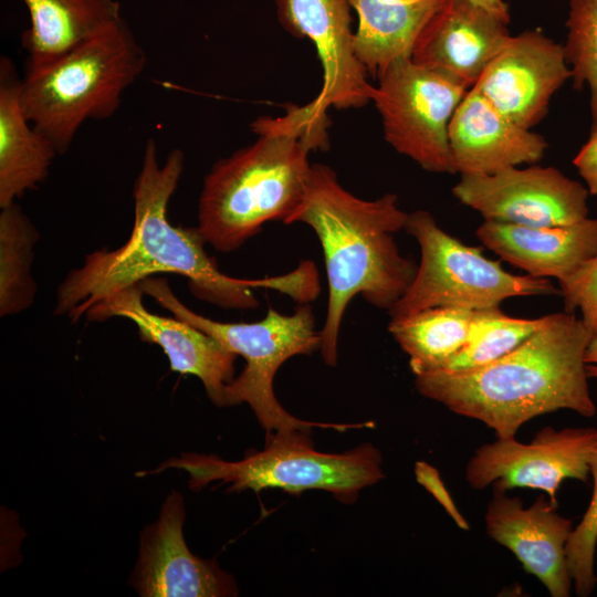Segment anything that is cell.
Instances as JSON below:
<instances>
[{"mask_svg": "<svg viewBox=\"0 0 597 597\" xmlns=\"http://www.w3.org/2000/svg\"><path fill=\"white\" fill-rule=\"evenodd\" d=\"M185 167V155L172 149L159 164L157 145L146 142L140 171L133 189L134 223L129 238L114 250L101 249L85 255L56 289L53 313L78 322L96 303L158 273H175L188 280L189 291L203 302L223 310H255L256 289L289 295L308 304L321 293L320 276L312 261H302L285 274L240 279L224 274L206 252L198 227H176L167 217L168 203Z\"/></svg>", "mask_w": 597, "mask_h": 597, "instance_id": "obj_1", "label": "cell"}, {"mask_svg": "<svg viewBox=\"0 0 597 597\" xmlns=\"http://www.w3.org/2000/svg\"><path fill=\"white\" fill-rule=\"evenodd\" d=\"M594 334L574 313L543 316L541 327L519 347L481 367L415 376L425 397L457 415L513 438L528 420L559 409L596 415L585 352Z\"/></svg>", "mask_w": 597, "mask_h": 597, "instance_id": "obj_2", "label": "cell"}, {"mask_svg": "<svg viewBox=\"0 0 597 597\" xmlns=\"http://www.w3.org/2000/svg\"><path fill=\"white\" fill-rule=\"evenodd\" d=\"M407 216L397 195L358 198L331 167L312 165L304 198L284 224L308 226L323 250L328 298L320 350L326 365L337 363L344 314L356 295L388 311L413 281L418 264L400 253L394 238Z\"/></svg>", "mask_w": 597, "mask_h": 597, "instance_id": "obj_3", "label": "cell"}, {"mask_svg": "<svg viewBox=\"0 0 597 597\" xmlns=\"http://www.w3.org/2000/svg\"><path fill=\"white\" fill-rule=\"evenodd\" d=\"M326 123L296 106L252 123L256 140L219 159L203 180L197 227L207 243L232 252L266 222L286 221L306 191L308 153L328 146Z\"/></svg>", "mask_w": 597, "mask_h": 597, "instance_id": "obj_4", "label": "cell"}, {"mask_svg": "<svg viewBox=\"0 0 597 597\" xmlns=\"http://www.w3.org/2000/svg\"><path fill=\"white\" fill-rule=\"evenodd\" d=\"M146 61L122 18L54 62L28 71L21 85L24 114L63 155L85 122L107 119L117 112Z\"/></svg>", "mask_w": 597, "mask_h": 597, "instance_id": "obj_5", "label": "cell"}, {"mask_svg": "<svg viewBox=\"0 0 597 597\" xmlns=\"http://www.w3.org/2000/svg\"><path fill=\"white\" fill-rule=\"evenodd\" d=\"M144 294L153 297L175 317L218 339L245 360L242 373L226 386L223 407L245 402L253 410L266 436L276 431L329 428L339 432L367 423L339 425L301 420L290 415L276 400L273 379L280 366L296 355L320 350L321 331L315 328L312 306L297 304L290 315L271 306L265 316L251 323H224L208 318L186 306L164 277L150 276L139 284Z\"/></svg>", "mask_w": 597, "mask_h": 597, "instance_id": "obj_6", "label": "cell"}, {"mask_svg": "<svg viewBox=\"0 0 597 597\" xmlns=\"http://www.w3.org/2000/svg\"><path fill=\"white\" fill-rule=\"evenodd\" d=\"M311 431L293 429L266 436L261 451L247 453L239 461H224L216 455L184 453L158 469H182L189 485L199 490L211 482L229 484V491L282 489L290 493L324 490L341 502L353 503L360 490L384 478L380 452L363 443L343 453L315 449Z\"/></svg>", "mask_w": 597, "mask_h": 597, "instance_id": "obj_7", "label": "cell"}, {"mask_svg": "<svg viewBox=\"0 0 597 597\" xmlns=\"http://www.w3.org/2000/svg\"><path fill=\"white\" fill-rule=\"evenodd\" d=\"M404 230L420 248L408 290L388 310L391 321L432 307L484 310L510 297L561 294L545 277L515 275L442 230L426 210L408 213Z\"/></svg>", "mask_w": 597, "mask_h": 597, "instance_id": "obj_8", "label": "cell"}, {"mask_svg": "<svg viewBox=\"0 0 597 597\" xmlns=\"http://www.w3.org/2000/svg\"><path fill=\"white\" fill-rule=\"evenodd\" d=\"M377 78L373 102L386 142L429 172L455 174L449 123L470 88L408 57L389 64Z\"/></svg>", "mask_w": 597, "mask_h": 597, "instance_id": "obj_9", "label": "cell"}, {"mask_svg": "<svg viewBox=\"0 0 597 597\" xmlns=\"http://www.w3.org/2000/svg\"><path fill=\"white\" fill-rule=\"evenodd\" d=\"M597 444V429L566 428L540 430L530 443L498 438L478 448L465 468V480L481 490L490 484L493 493L515 488L541 490L557 505L564 480L586 482L589 459Z\"/></svg>", "mask_w": 597, "mask_h": 597, "instance_id": "obj_10", "label": "cell"}, {"mask_svg": "<svg viewBox=\"0 0 597 597\" xmlns=\"http://www.w3.org/2000/svg\"><path fill=\"white\" fill-rule=\"evenodd\" d=\"M453 196L485 221L555 227L588 217L589 191L554 167H509L492 175H460Z\"/></svg>", "mask_w": 597, "mask_h": 597, "instance_id": "obj_11", "label": "cell"}, {"mask_svg": "<svg viewBox=\"0 0 597 597\" xmlns=\"http://www.w3.org/2000/svg\"><path fill=\"white\" fill-rule=\"evenodd\" d=\"M280 24L295 38L310 39L323 67V84L304 108L326 119L327 109L358 108L373 101L375 86L354 50L347 0H275Z\"/></svg>", "mask_w": 597, "mask_h": 597, "instance_id": "obj_12", "label": "cell"}, {"mask_svg": "<svg viewBox=\"0 0 597 597\" xmlns=\"http://www.w3.org/2000/svg\"><path fill=\"white\" fill-rule=\"evenodd\" d=\"M570 77L564 45L538 30H526L510 36L473 87L507 118L532 129Z\"/></svg>", "mask_w": 597, "mask_h": 597, "instance_id": "obj_13", "label": "cell"}, {"mask_svg": "<svg viewBox=\"0 0 597 597\" xmlns=\"http://www.w3.org/2000/svg\"><path fill=\"white\" fill-rule=\"evenodd\" d=\"M185 504L172 491L157 521L140 535L130 583L144 597H223L238 594L234 578L214 561L193 555L182 532Z\"/></svg>", "mask_w": 597, "mask_h": 597, "instance_id": "obj_14", "label": "cell"}, {"mask_svg": "<svg viewBox=\"0 0 597 597\" xmlns=\"http://www.w3.org/2000/svg\"><path fill=\"white\" fill-rule=\"evenodd\" d=\"M138 284L121 290L92 306L87 321L111 317L130 320L143 342L158 345L166 354L170 369L198 377L208 398L223 407L226 386L233 380L238 355L211 335L177 318L149 312L143 304Z\"/></svg>", "mask_w": 597, "mask_h": 597, "instance_id": "obj_15", "label": "cell"}, {"mask_svg": "<svg viewBox=\"0 0 597 597\" xmlns=\"http://www.w3.org/2000/svg\"><path fill=\"white\" fill-rule=\"evenodd\" d=\"M484 519L488 535L509 548L552 597L569 596L573 580L566 545L573 523L557 512V505L541 495L524 507L519 498L493 493Z\"/></svg>", "mask_w": 597, "mask_h": 597, "instance_id": "obj_16", "label": "cell"}, {"mask_svg": "<svg viewBox=\"0 0 597 597\" xmlns=\"http://www.w3.org/2000/svg\"><path fill=\"white\" fill-rule=\"evenodd\" d=\"M455 174L492 175L509 167L536 164L548 147L545 138L515 124L471 87L449 123Z\"/></svg>", "mask_w": 597, "mask_h": 597, "instance_id": "obj_17", "label": "cell"}, {"mask_svg": "<svg viewBox=\"0 0 597 597\" xmlns=\"http://www.w3.org/2000/svg\"><path fill=\"white\" fill-rule=\"evenodd\" d=\"M510 36L506 23L488 10L448 0L420 34L411 60L471 88Z\"/></svg>", "mask_w": 597, "mask_h": 597, "instance_id": "obj_18", "label": "cell"}, {"mask_svg": "<svg viewBox=\"0 0 597 597\" xmlns=\"http://www.w3.org/2000/svg\"><path fill=\"white\" fill-rule=\"evenodd\" d=\"M476 237L502 260L535 277L565 281L597 255V219L567 226L525 227L485 221Z\"/></svg>", "mask_w": 597, "mask_h": 597, "instance_id": "obj_19", "label": "cell"}, {"mask_svg": "<svg viewBox=\"0 0 597 597\" xmlns=\"http://www.w3.org/2000/svg\"><path fill=\"white\" fill-rule=\"evenodd\" d=\"M14 63L0 59V208L43 182L56 155L53 143L36 130L21 105Z\"/></svg>", "mask_w": 597, "mask_h": 597, "instance_id": "obj_20", "label": "cell"}, {"mask_svg": "<svg viewBox=\"0 0 597 597\" xmlns=\"http://www.w3.org/2000/svg\"><path fill=\"white\" fill-rule=\"evenodd\" d=\"M358 15L357 59L371 77L399 59H411L420 34L448 0H347Z\"/></svg>", "mask_w": 597, "mask_h": 597, "instance_id": "obj_21", "label": "cell"}, {"mask_svg": "<svg viewBox=\"0 0 597 597\" xmlns=\"http://www.w3.org/2000/svg\"><path fill=\"white\" fill-rule=\"evenodd\" d=\"M30 28L21 42L28 53V71L41 69L119 19L117 0H22Z\"/></svg>", "mask_w": 597, "mask_h": 597, "instance_id": "obj_22", "label": "cell"}, {"mask_svg": "<svg viewBox=\"0 0 597 597\" xmlns=\"http://www.w3.org/2000/svg\"><path fill=\"white\" fill-rule=\"evenodd\" d=\"M474 311L432 307L389 322L388 331L409 356L415 376L440 370L465 345Z\"/></svg>", "mask_w": 597, "mask_h": 597, "instance_id": "obj_23", "label": "cell"}, {"mask_svg": "<svg viewBox=\"0 0 597 597\" xmlns=\"http://www.w3.org/2000/svg\"><path fill=\"white\" fill-rule=\"evenodd\" d=\"M40 233L17 202L0 212V316L17 315L35 300L31 273Z\"/></svg>", "mask_w": 597, "mask_h": 597, "instance_id": "obj_24", "label": "cell"}, {"mask_svg": "<svg viewBox=\"0 0 597 597\" xmlns=\"http://www.w3.org/2000/svg\"><path fill=\"white\" fill-rule=\"evenodd\" d=\"M542 323L543 317L515 318L500 307L475 310L465 345L440 370L461 371L492 363L519 347Z\"/></svg>", "mask_w": 597, "mask_h": 597, "instance_id": "obj_25", "label": "cell"}, {"mask_svg": "<svg viewBox=\"0 0 597 597\" xmlns=\"http://www.w3.org/2000/svg\"><path fill=\"white\" fill-rule=\"evenodd\" d=\"M564 45L574 88L589 90L591 129H597V0H569Z\"/></svg>", "mask_w": 597, "mask_h": 597, "instance_id": "obj_26", "label": "cell"}, {"mask_svg": "<svg viewBox=\"0 0 597 597\" xmlns=\"http://www.w3.org/2000/svg\"><path fill=\"white\" fill-rule=\"evenodd\" d=\"M589 473L594 482L591 499L566 545L569 575L580 597L590 595L597 582L594 570L597 544V444L589 459Z\"/></svg>", "mask_w": 597, "mask_h": 597, "instance_id": "obj_27", "label": "cell"}, {"mask_svg": "<svg viewBox=\"0 0 597 597\" xmlns=\"http://www.w3.org/2000/svg\"><path fill=\"white\" fill-rule=\"evenodd\" d=\"M565 312L578 310L582 320L597 334V255L572 276L559 283Z\"/></svg>", "mask_w": 597, "mask_h": 597, "instance_id": "obj_28", "label": "cell"}, {"mask_svg": "<svg viewBox=\"0 0 597 597\" xmlns=\"http://www.w3.org/2000/svg\"><path fill=\"white\" fill-rule=\"evenodd\" d=\"M415 474L417 481L443 506L455 524L460 528L469 531L470 525L468 521L460 513L453 499L446 489L438 470L423 461H418L415 465Z\"/></svg>", "mask_w": 597, "mask_h": 597, "instance_id": "obj_29", "label": "cell"}, {"mask_svg": "<svg viewBox=\"0 0 597 597\" xmlns=\"http://www.w3.org/2000/svg\"><path fill=\"white\" fill-rule=\"evenodd\" d=\"M590 195L597 196V129L590 130L587 143L573 160Z\"/></svg>", "mask_w": 597, "mask_h": 597, "instance_id": "obj_30", "label": "cell"}, {"mask_svg": "<svg viewBox=\"0 0 597 597\" xmlns=\"http://www.w3.org/2000/svg\"><path fill=\"white\" fill-rule=\"evenodd\" d=\"M472 3L488 10L506 24L510 22L509 7L503 0H469Z\"/></svg>", "mask_w": 597, "mask_h": 597, "instance_id": "obj_31", "label": "cell"}, {"mask_svg": "<svg viewBox=\"0 0 597 597\" xmlns=\"http://www.w3.org/2000/svg\"><path fill=\"white\" fill-rule=\"evenodd\" d=\"M586 374L597 379V334L593 336L585 352Z\"/></svg>", "mask_w": 597, "mask_h": 597, "instance_id": "obj_32", "label": "cell"}]
</instances>
